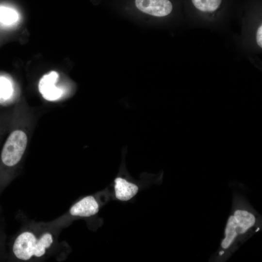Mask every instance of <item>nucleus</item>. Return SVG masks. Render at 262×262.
<instances>
[{"instance_id": "obj_1", "label": "nucleus", "mask_w": 262, "mask_h": 262, "mask_svg": "<svg viewBox=\"0 0 262 262\" xmlns=\"http://www.w3.org/2000/svg\"><path fill=\"white\" fill-rule=\"evenodd\" d=\"M63 229L52 220L36 221L23 218L20 228L12 239L10 259L20 262L65 260L70 248L66 242L60 239Z\"/></svg>"}, {"instance_id": "obj_2", "label": "nucleus", "mask_w": 262, "mask_h": 262, "mask_svg": "<svg viewBox=\"0 0 262 262\" xmlns=\"http://www.w3.org/2000/svg\"><path fill=\"white\" fill-rule=\"evenodd\" d=\"M100 207L97 195L86 196L73 203L65 213L52 221L57 226L65 229L74 220L95 216L99 212Z\"/></svg>"}, {"instance_id": "obj_3", "label": "nucleus", "mask_w": 262, "mask_h": 262, "mask_svg": "<svg viewBox=\"0 0 262 262\" xmlns=\"http://www.w3.org/2000/svg\"><path fill=\"white\" fill-rule=\"evenodd\" d=\"M134 5L141 12L156 17L167 16L173 10L169 0H134Z\"/></svg>"}, {"instance_id": "obj_4", "label": "nucleus", "mask_w": 262, "mask_h": 262, "mask_svg": "<svg viewBox=\"0 0 262 262\" xmlns=\"http://www.w3.org/2000/svg\"><path fill=\"white\" fill-rule=\"evenodd\" d=\"M58 74L51 71L44 75L40 80L39 90L43 97L47 100L53 101L59 99L63 94V91L55 86L58 79Z\"/></svg>"}, {"instance_id": "obj_5", "label": "nucleus", "mask_w": 262, "mask_h": 262, "mask_svg": "<svg viewBox=\"0 0 262 262\" xmlns=\"http://www.w3.org/2000/svg\"><path fill=\"white\" fill-rule=\"evenodd\" d=\"M114 189L117 199L127 201L136 195L139 187L136 184L119 176L114 180Z\"/></svg>"}, {"instance_id": "obj_6", "label": "nucleus", "mask_w": 262, "mask_h": 262, "mask_svg": "<svg viewBox=\"0 0 262 262\" xmlns=\"http://www.w3.org/2000/svg\"><path fill=\"white\" fill-rule=\"evenodd\" d=\"M232 215L235 219L239 234L246 233L256 223L255 216L247 210L238 209Z\"/></svg>"}, {"instance_id": "obj_7", "label": "nucleus", "mask_w": 262, "mask_h": 262, "mask_svg": "<svg viewBox=\"0 0 262 262\" xmlns=\"http://www.w3.org/2000/svg\"><path fill=\"white\" fill-rule=\"evenodd\" d=\"M237 227L233 215L228 218L225 231V238L222 240L221 246L222 248H229L238 234Z\"/></svg>"}, {"instance_id": "obj_8", "label": "nucleus", "mask_w": 262, "mask_h": 262, "mask_svg": "<svg viewBox=\"0 0 262 262\" xmlns=\"http://www.w3.org/2000/svg\"><path fill=\"white\" fill-rule=\"evenodd\" d=\"M194 6L204 12H213L220 6L222 0H191Z\"/></svg>"}, {"instance_id": "obj_9", "label": "nucleus", "mask_w": 262, "mask_h": 262, "mask_svg": "<svg viewBox=\"0 0 262 262\" xmlns=\"http://www.w3.org/2000/svg\"><path fill=\"white\" fill-rule=\"evenodd\" d=\"M18 14L13 9L0 7V22L10 25L16 22L18 19Z\"/></svg>"}, {"instance_id": "obj_10", "label": "nucleus", "mask_w": 262, "mask_h": 262, "mask_svg": "<svg viewBox=\"0 0 262 262\" xmlns=\"http://www.w3.org/2000/svg\"><path fill=\"white\" fill-rule=\"evenodd\" d=\"M12 93V85L9 80L4 77H0V103L8 99Z\"/></svg>"}, {"instance_id": "obj_11", "label": "nucleus", "mask_w": 262, "mask_h": 262, "mask_svg": "<svg viewBox=\"0 0 262 262\" xmlns=\"http://www.w3.org/2000/svg\"><path fill=\"white\" fill-rule=\"evenodd\" d=\"M256 41L257 44L260 48H262V26L261 25L257 30L256 34Z\"/></svg>"}, {"instance_id": "obj_12", "label": "nucleus", "mask_w": 262, "mask_h": 262, "mask_svg": "<svg viewBox=\"0 0 262 262\" xmlns=\"http://www.w3.org/2000/svg\"><path fill=\"white\" fill-rule=\"evenodd\" d=\"M3 242H4V240H3V235L0 229V253L2 252V251L3 249V245H4Z\"/></svg>"}]
</instances>
